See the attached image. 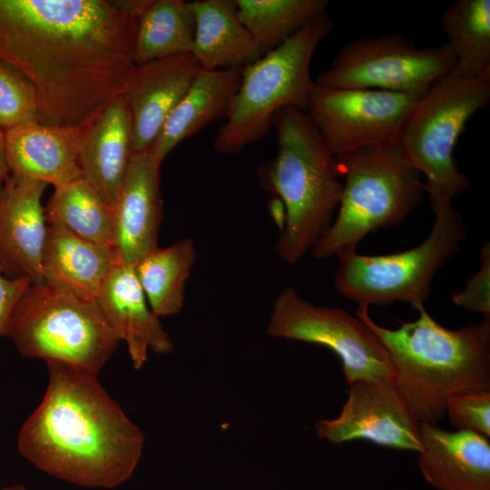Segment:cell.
Masks as SVG:
<instances>
[{
  "label": "cell",
  "mask_w": 490,
  "mask_h": 490,
  "mask_svg": "<svg viewBox=\"0 0 490 490\" xmlns=\"http://www.w3.org/2000/svg\"><path fill=\"white\" fill-rule=\"evenodd\" d=\"M195 19L191 54L204 70L243 68L262 54L240 20L235 0L190 2Z\"/></svg>",
  "instance_id": "obj_22"
},
{
  "label": "cell",
  "mask_w": 490,
  "mask_h": 490,
  "mask_svg": "<svg viewBox=\"0 0 490 490\" xmlns=\"http://www.w3.org/2000/svg\"><path fill=\"white\" fill-rule=\"evenodd\" d=\"M81 133V129L38 122L5 130V151L10 174L54 188L82 177Z\"/></svg>",
  "instance_id": "obj_19"
},
{
  "label": "cell",
  "mask_w": 490,
  "mask_h": 490,
  "mask_svg": "<svg viewBox=\"0 0 490 490\" xmlns=\"http://www.w3.org/2000/svg\"><path fill=\"white\" fill-rule=\"evenodd\" d=\"M416 310V320L394 329L374 322L368 308L358 307L356 314L387 350L395 385L414 419L436 426L450 397L490 391V318L450 329L437 323L425 306Z\"/></svg>",
  "instance_id": "obj_3"
},
{
  "label": "cell",
  "mask_w": 490,
  "mask_h": 490,
  "mask_svg": "<svg viewBox=\"0 0 490 490\" xmlns=\"http://www.w3.org/2000/svg\"><path fill=\"white\" fill-rule=\"evenodd\" d=\"M45 364L47 387L18 432V452L39 470L75 485H121L140 462L143 432L96 375Z\"/></svg>",
  "instance_id": "obj_2"
},
{
  "label": "cell",
  "mask_w": 490,
  "mask_h": 490,
  "mask_svg": "<svg viewBox=\"0 0 490 490\" xmlns=\"http://www.w3.org/2000/svg\"><path fill=\"white\" fill-rule=\"evenodd\" d=\"M195 261L194 242L184 238L168 247L155 248L132 266L148 304L158 318L181 311L185 284Z\"/></svg>",
  "instance_id": "obj_25"
},
{
  "label": "cell",
  "mask_w": 490,
  "mask_h": 490,
  "mask_svg": "<svg viewBox=\"0 0 490 490\" xmlns=\"http://www.w3.org/2000/svg\"><path fill=\"white\" fill-rule=\"evenodd\" d=\"M241 69L200 71L148 151L158 165L182 141L212 122L226 119L240 83Z\"/></svg>",
  "instance_id": "obj_21"
},
{
  "label": "cell",
  "mask_w": 490,
  "mask_h": 490,
  "mask_svg": "<svg viewBox=\"0 0 490 490\" xmlns=\"http://www.w3.org/2000/svg\"><path fill=\"white\" fill-rule=\"evenodd\" d=\"M480 269L466 281L464 289L451 298L453 303L466 311L490 318V243L480 250Z\"/></svg>",
  "instance_id": "obj_31"
},
{
  "label": "cell",
  "mask_w": 490,
  "mask_h": 490,
  "mask_svg": "<svg viewBox=\"0 0 490 490\" xmlns=\"http://www.w3.org/2000/svg\"><path fill=\"white\" fill-rule=\"evenodd\" d=\"M269 211L281 231L286 221V208L278 196L271 198L268 203Z\"/></svg>",
  "instance_id": "obj_33"
},
{
  "label": "cell",
  "mask_w": 490,
  "mask_h": 490,
  "mask_svg": "<svg viewBox=\"0 0 490 490\" xmlns=\"http://www.w3.org/2000/svg\"><path fill=\"white\" fill-rule=\"evenodd\" d=\"M44 215L47 225L115 251L112 208L83 176L55 187Z\"/></svg>",
  "instance_id": "obj_24"
},
{
  "label": "cell",
  "mask_w": 490,
  "mask_h": 490,
  "mask_svg": "<svg viewBox=\"0 0 490 490\" xmlns=\"http://www.w3.org/2000/svg\"><path fill=\"white\" fill-rule=\"evenodd\" d=\"M1 490H31L23 485H14L3 487Z\"/></svg>",
  "instance_id": "obj_35"
},
{
  "label": "cell",
  "mask_w": 490,
  "mask_h": 490,
  "mask_svg": "<svg viewBox=\"0 0 490 490\" xmlns=\"http://www.w3.org/2000/svg\"><path fill=\"white\" fill-rule=\"evenodd\" d=\"M121 264L115 251L47 225L42 269L44 281L94 300L112 270Z\"/></svg>",
  "instance_id": "obj_23"
},
{
  "label": "cell",
  "mask_w": 490,
  "mask_h": 490,
  "mask_svg": "<svg viewBox=\"0 0 490 490\" xmlns=\"http://www.w3.org/2000/svg\"><path fill=\"white\" fill-rule=\"evenodd\" d=\"M455 64L446 43L419 48L401 34H383L348 42L314 83L328 88L377 89L420 97Z\"/></svg>",
  "instance_id": "obj_10"
},
{
  "label": "cell",
  "mask_w": 490,
  "mask_h": 490,
  "mask_svg": "<svg viewBox=\"0 0 490 490\" xmlns=\"http://www.w3.org/2000/svg\"><path fill=\"white\" fill-rule=\"evenodd\" d=\"M338 416L316 423L318 437L332 444L358 439L396 450L419 453V424L412 416L395 383L356 380Z\"/></svg>",
  "instance_id": "obj_13"
},
{
  "label": "cell",
  "mask_w": 490,
  "mask_h": 490,
  "mask_svg": "<svg viewBox=\"0 0 490 490\" xmlns=\"http://www.w3.org/2000/svg\"><path fill=\"white\" fill-rule=\"evenodd\" d=\"M435 220L420 244L388 255H337L336 290L358 305L388 306L407 302L416 309L428 299L436 275L461 250L467 229L451 199L430 201Z\"/></svg>",
  "instance_id": "obj_7"
},
{
  "label": "cell",
  "mask_w": 490,
  "mask_h": 490,
  "mask_svg": "<svg viewBox=\"0 0 490 490\" xmlns=\"http://www.w3.org/2000/svg\"><path fill=\"white\" fill-rule=\"evenodd\" d=\"M238 14L263 54L327 11L328 0H235Z\"/></svg>",
  "instance_id": "obj_28"
},
{
  "label": "cell",
  "mask_w": 490,
  "mask_h": 490,
  "mask_svg": "<svg viewBox=\"0 0 490 490\" xmlns=\"http://www.w3.org/2000/svg\"><path fill=\"white\" fill-rule=\"evenodd\" d=\"M3 336L24 357L96 376L120 342L94 300L45 282L26 288Z\"/></svg>",
  "instance_id": "obj_6"
},
{
  "label": "cell",
  "mask_w": 490,
  "mask_h": 490,
  "mask_svg": "<svg viewBox=\"0 0 490 490\" xmlns=\"http://www.w3.org/2000/svg\"><path fill=\"white\" fill-rule=\"evenodd\" d=\"M333 28L324 12L279 47L241 69V80L226 122L213 142L220 153H238L262 139L277 111L291 106L303 112L314 81L310 64L319 43Z\"/></svg>",
  "instance_id": "obj_8"
},
{
  "label": "cell",
  "mask_w": 490,
  "mask_h": 490,
  "mask_svg": "<svg viewBox=\"0 0 490 490\" xmlns=\"http://www.w3.org/2000/svg\"><path fill=\"white\" fill-rule=\"evenodd\" d=\"M194 32L195 19L190 2L150 0L136 29L135 64L191 54Z\"/></svg>",
  "instance_id": "obj_27"
},
{
  "label": "cell",
  "mask_w": 490,
  "mask_h": 490,
  "mask_svg": "<svg viewBox=\"0 0 490 490\" xmlns=\"http://www.w3.org/2000/svg\"><path fill=\"white\" fill-rule=\"evenodd\" d=\"M419 97L377 89H335L313 83L307 114L334 157L397 144Z\"/></svg>",
  "instance_id": "obj_12"
},
{
  "label": "cell",
  "mask_w": 490,
  "mask_h": 490,
  "mask_svg": "<svg viewBox=\"0 0 490 490\" xmlns=\"http://www.w3.org/2000/svg\"><path fill=\"white\" fill-rule=\"evenodd\" d=\"M267 334L329 348L339 358L348 384L360 379L395 383L387 350L362 319L341 308L315 305L293 287L275 299Z\"/></svg>",
  "instance_id": "obj_11"
},
{
  "label": "cell",
  "mask_w": 490,
  "mask_h": 490,
  "mask_svg": "<svg viewBox=\"0 0 490 490\" xmlns=\"http://www.w3.org/2000/svg\"><path fill=\"white\" fill-rule=\"evenodd\" d=\"M417 465L436 490H490V442L481 434L419 425Z\"/></svg>",
  "instance_id": "obj_18"
},
{
  "label": "cell",
  "mask_w": 490,
  "mask_h": 490,
  "mask_svg": "<svg viewBox=\"0 0 490 490\" xmlns=\"http://www.w3.org/2000/svg\"><path fill=\"white\" fill-rule=\"evenodd\" d=\"M162 210L160 165L149 152L132 153L112 205L121 264L133 266L158 247Z\"/></svg>",
  "instance_id": "obj_15"
},
{
  "label": "cell",
  "mask_w": 490,
  "mask_h": 490,
  "mask_svg": "<svg viewBox=\"0 0 490 490\" xmlns=\"http://www.w3.org/2000/svg\"><path fill=\"white\" fill-rule=\"evenodd\" d=\"M202 68L191 54L135 64L122 91L132 122V154L148 152Z\"/></svg>",
  "instance_id": "obj_14"
},
{
  "label": "cell",
  "mask_w": 490,
  "mask_h": 490,
  "mask_svg": "<svg viewBox=\"0 0 490 490\" xmlns=\"http://www.w3.org/2000/svg\"><path fill=\"white\" fill-rule=\"evenodd\" d=\"M46 186L10 174L0 190V263L35 284L44 282L47 223L42 197Z\"/></svg>",
  "instance_id": "obj_16"
},
{
  "label": "cell",
  "mask_w": 490,
  "mask_h": 490,
  "mask_svg": "<svg viewBox=\"0 0 490 490\" xmlns=\"http://www.w3.org/2000/svg\"><path fill=\"white\" fill-rule=\"evenodd\" d=\"M38 119V100L33 84L18 70L0 61V127L5 131Z\"/></svg>",
  "instance_id": "obj_29"
},
{
  "label": "cell",
  "mask_w": 490,
  "mask_h": 490,
  "mask_svg": "<svg viewBox=\"0 0 490 490\" xmlns=\"http://www.w3.org/2000/svg\"><path fill=\"white\" fill-rule=\"evenodd\" d=\"M132 137L131 115L122 93L82 130L80 169L111 208L132 156Z\"/></svg>",
  "instance_id": "obj_20"
},
{
  "label": "cell",
  "mask_w": 490,
  "mask_h": 490,
  "mask_svg": "<svg viewBox=\"0 0 490 490\" xmlns=\"http://www.w3.org/2000/svg\"><path fill=\"white\" fill-rule=\"evenodd\" d=\"M342 184L338 212L310 250L317 260L356 250L370 232L401 223L423 201L421 173L398 144L335 157Z\"/></svg>",
  "instance_id": "obj_5"
},
{
  "label": "cell",
  "mask_w": 490,
  "mask_h": 490,
  "mask_svg": "<svg viewBox=\"0 0 490 490\" xmlns=\"http://www.w3.org/2000/svg\"><path fill=\"white\" fill-rule=\"evenodd\" d=\"M150 0H0V61L22 73L38 122L84 129L122 93Z\"/></svg>",
  "instance_id": "obj_1"
},
{
  "label": "cell",
  "mask_w": 490,
  "mask_h": 490,
  "mask_svg": "<svg viewBox=\"0 0 490 490\" xmlns=\"http://www.w3.org/2000/svg\"><path fill=\"white\" fill-rule=\"evenodd\" d=\"M454 71L490 80V1L456 0L441 15Z\"/></svg>",
  "instance_id": "obj_26"
},
{
  "label": "cell",
  "mask_w": 490,
  "mask_h": 490,
  "mask_svg": "<svg viewBox=\"0 0 490 490\" xmlns=\"http://www.w3.org/2000/svg\"><path fill=\"white\" fill-rule=\"evenodd\" d=\"M9 175L10 172L7 165L5 151L4 130L0 127V190L3 188Z\"/></svg>",
  "instance_id": "obj_34"
},
{
  "label": "cell",
  "mask_w": 490,
  "mask_h": 490,
  "mask_svg": "<svg viewBox=\"0 0 490 490\" xmlns=\"http://www.w3.org/2000/svg\"><path fill=\"white\" fill-rule=\"evenodd\" d=\"M24 276L8 278L0 272V337L20 297L31 284Z\"/></svg>",
  "instance_id": "obj_32"
},
{
  "label": "cell",
  "mask_w": 490,
  "mask_h": 490,
  "mask_svg": "<svg viewBox=\"0 0 490 490\" xmlns=\"http://www.w3.org/2000/svg\"><path fill=\"white\" fill-rule=\"evenodd\" d=\"M95 302L119 340L126 344L135 369L144 366L149 350L160 355L173 350L174 343L151 309L132 266H115Z\"/></svg>",
  "instance_id": "obj_17"
},
{
  "label": "cell",
  "mask_w": 490,
  "mask_h": 490,
  "mask_svg": "<svg viewBox=\"0 0 490 490\" xmlns=\"http://www.w3.org/2000/svg\"><path fill=\"white\" fill-rule=\"evenodd\" d=\"M490 102V80L454 70L436 80L420 96L403 127L398 145L426 178L430 201L453 199L469 186L454 149L468 120Z\"/></svg>",
  "instance_id": "obj_9"
},
{
  "label": "cell",
  "mask_w": 490,
  "mask_h": 490,
  "mask_svg": "<svg viewBox=\"0 0 490 490\" xmlns=\"http://www.w3.org/2000/svg\"><path fill=\"white\" fill-rule=\"evenodd\" d=\"M446 414L455 430L490 436V391L467 392L450 397Z\"/></svg>",
  "instance_id": "obj_30"
},
{
  "label": "cell",
  "mask_w": 490,
  "mask_h": 490,
  "mask_svg": "<svg viewBox=\"0 0 490 490\" xmlns=\"http://www.w3.org/2000/svg\"><path fill=\"white\" fill-rule=\"evenodd\" d=\"M278 152L268 165L267 186L286 208L275 248L287 263L299 261L329 228L342 184L335 157L306 112L287 106L272 118Z\"/></svg>",
  "instance_id": "obj_4"
}]
</instances>
